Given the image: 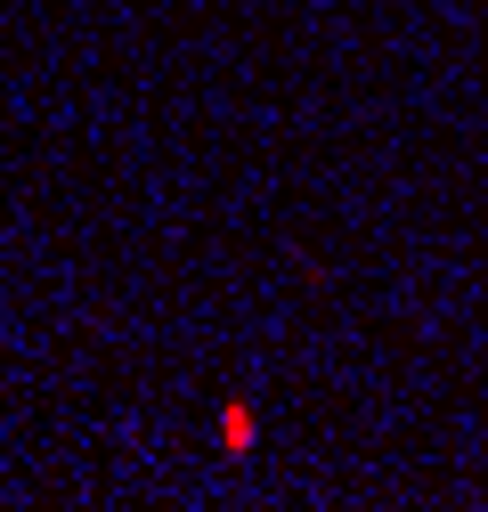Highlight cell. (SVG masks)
I'll use <instances>...</instances> for the list:
<instances>
[{
	"instance_id": "cell-1",
	"label": "cell",
	"mask_w": 488,
	"mask_h": 512,
	"mask_svg": "<svg viewBox=\"0 0 488 512\" xmlns=\"http://www.w3.org/2000/svg\"><path fill=\"white\" fill-rule=\"evenodd\" d=\"M253 439H261V415L244 399H228L220 407V456H253Z\"/></svg>"
}]
</instances>
